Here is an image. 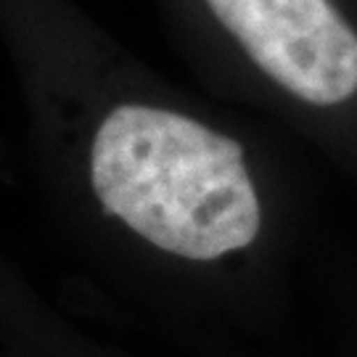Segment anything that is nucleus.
Here are the masks:
<instances>
[{
	"mask_svg": "<svg viewBox=\"0 0 357 357\" xmlns=\"http://www.w3.org/2000/svg\"><path fill=\"white\" fill-rule=\"evenodd\" d=\"M116 90L93 106L79 169L125 238L206 275L255 268L294 241L286 180L246 130L165 90Z\"/></svg>",
	"mask_w": 357,
	"mask_h": 357,
	"instance_id": "obj_1",
	"label": "nucleus"
},
{
	"mask_svg": "<svg viewBox=\"0 0 357 357\" xmlns=\"http://www.w3.org/2000/svg\"><path fill=\"white\" fill-rule=\"evenodd\" d=\"M204 79L357 191V0H167Z\"/></svg>",
	"mask_w": 357,
	"mask_h": 357,
	"instance_id": "obj_2",
	"label": "nucleus"
}]
</instances>
